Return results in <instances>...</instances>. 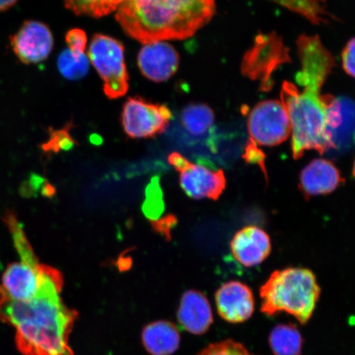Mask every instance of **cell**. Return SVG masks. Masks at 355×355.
<instances>
[{"instance_id":"83f0119b","label":"cell","mask_w":355,"mask_h":355,"mask_svg":"<svg viewBox=\"0 0 355 355\" xmlns=\"http://www.w3.org/2000/svg\"><path fill=\"white\" fill-rule=\"evenodd\" d=\"M353 175H354V179H355V162H354V167H353Z\"/></svg>"},{"instance_id":"44dd1931","label":"cell","mask_w":355,"mask_h":355,"mask_svg":"<svg viewBox=\"0 0 355 355\" xmlns=\"http://www.w3.org/2000/svg\"><path fill=\"white\" fill-rule=\"evenodd\" d=\"M198 355H255L245 346L232 339L213 343L202 350Z\"/></svg>"},{"instance_id":"8992f818","label":"cell","mask_w":355,"mask_h":355,"mask_svg":"<svg viewBox=\"0 0 355 355\" xmlns=\"http://www.w3.org/2000/svg\"><path fill=\"white\" fill-rule=\"evenodd\" d=\"M288 49L276 34L259 35L254 46L243 57L242 72L259 81L261 90L273 87L272 75L279 66L290 62Z\"/></svg>"},{"instance_id":"d4e9b609","label":"cell","mask_w":355,"mask_h":355,"mask_svg":"<svg viewBox=\"0 0 355 355\" xmlns=\"http://www.w3.org/2000/svg\"><path fill=\"white\" fill-rule=\"evenodd\" d=\"M343 68L350 76L355 78V38L349 42L343 53Z\"/></svg>"},{"instance_id":"30bf717a","label":"cell","mask_w":355,"mask_h":355,"mask_svg":"<svg viewBox=\"0 0 355 355\" xmlns=\"http://www.w3.org/2000/svg\"><path fill=\"white\" fill-rule=\"evenodd\" d=\"M17 59L24 64H37L48 59L54 48V37L46 24L25 21L10 39Z\"/></svg>"},{"instance_id":"ffe728a7","label":"cell","mask_w":355,"mask_h":355,"mask_svg":"<svg viewBox=\"0 0 355 355\" xmlns=\"http://www.w3.org/2000/svg\"><path fill=\"white\" fill-rule=\"evenodd\" d=\"M57 65L62 76L75 81L87 74L89 59L85 54H76L67 49L58 57Z\"/></svg>"},{"instance_id":"5b68a950","label":"cell","mask_w":355,"mask_h":355,"mask_svg":"<svg viewBox=\"0 0 355 355\" xmlns=\"http://www.w3.org/2000/svg\"><path fill=\"white\" fill-rule=\"evenodd\" d=\"M89 60L104 82V92L110 99H117L128 90V75L124 47L116 39L96 34L88 51Z\"/></svg>"},{"instance_id":"7a4b0ae2","label":"cell","mask_w":355,"mask_h":355,"mask_svg":"<svg viewBox=\"0 0 355 355\" xmlns=\"http://www.w3.org/2000/svg\"><path fill=\"white\" fill-rule=\"evenodd\" d=\"M63 286V276L57 270L28 302L11 299L0 286V321L15 328L22 355H74L69 339L78 313L62 300Z\"/></svg>"},{"instance_id":"603a6c76","label":"cell","mask_w":355,"mask_h":355,"mask_svg":"<svg viewBox=\"0 0 355 355\" xmlns=\"http://www.w3.org/2000/svg\"><path fill=\"white\" fill-rule=\"evenodd\" d=\"M65 41L71 51L76 54H85L87 37L84 31L78 28L69 31L65 35Z\"/></svg>"},{"instance_id":"7c38bea8","label":"cell","mask_w":355,"mask_h":355,"mask_svg":"<svg viewBox=\"0 0 355 355\" xmlns=\"http://www.w3.org/2000/svg\"><path fill=\"white\" fill-rule=\"evenodd\" d=\"M141 73L153 82L167 81L176 73L180 55L171 44L165 42L145 44L137 57Z\"/></svg>"},{"instance_id":"9c48e42d","label":"cell","mask_w":355,"mask_h":355,"mask_svg":"<svg viewBox=\"0 0 355 355\" xmlns=\"http://www.w3.org/2000/svg\"><path fill=\"white\" fill-rule=\"evenodd\" d=\"M250 140L257 145L275 146L284 143L291 133V123L281 101L261 102L251 111L248 121Z\"/></svg>"},{"instance_id":"5bb4252c","label":"cell","mask_w":355,"mask_h":355,"mask_svg":"<svg viewBox=\"0 0 355 355\" xmlns=\"http://www.w3.org/2000/svg\"><path fill=\"white\" fill-rule=\"evenodd\" d=\"M230 248L239 263L252 268L268 259L272 251V243L269 235L263 230L250 225L234 235Z\"/></svg>"},{"instance_id":"3957f363","label":"cell","mask_w":355,"mask_h":355,"mask_svg":"<svg viewBox=\"0 0 355 355\" xmlns=\"http://www.w3.org/2000/svg\"><path fill=\"white\" fill-rule=\"evenodd\" d=\"M215 0H123L116 19L144 44L192 37L214 15Z\"/></svg>"},{"instance_id":"9a60e30c","label":"cell","mask_w":355,"mask_h":355,"mask_svg":"<svg viewBox=\"0 0 355 355\" xmlns=\"http://www.w3.org/2000/svg\"><path fill=\"white\" fill-rule=\"evenodd\" d=\"M180 325L193 335H202L212 325L213 313L209 301L202 292L188 291L180 301L177 314Z\"/></svg>"},{"instance_id":"8fae6325","label":"cell","mask_w":355,"mask_h":355,"mask_svg":"<svg viewBox=\"0 0 355 355\" xmlns=\"http://www.w3.org/2000/svg\"><path fill=\"white\" fill-rule=\"evenodd\" d=\"M215 300L220 317L225 322L243 323L254 313V293L242 282L232 281L223 284L217 290Z\"/></svg>"},{"instance_id":"ba28073f","label":"cell","mask_w":355,"mask_h":355,"mask_svg":"<svg viewBox=\"0 0 355 355\" xmlns=\"http://www.w3.org/2000/svg\"><path fill=\"white\" fill-rule=\"evenodd\" d=\"M172 119L166 105L154 104L141 97L128 98L124 104L121 122L131 139H150L165 132Z\"/></svg>"},{"instance_id":"d6986e66","label":"cell","mask_w":355,"mask_h":355,"mask_svg":"<svg viewBox=\"0 0 355 355\" xmlns=\"http://www.w3.org/2000/svg\"><path fill=\"white\" fill-rule=\"evenodd\" d=\"M123 0H64L65 7L77 15L101 17L118 10Z\"/></svg>"},{"instance_id":"4fadbf2b","label":"cell","mask_w":355,"mask_h":355,"mask_svg":"<svg viewBox=\"0 0 355 355\" xmlns=\"http://www.w3.org/2000/svg\"><path fill=\"white\" fill-rule=\"evenodd\" d=\"M345 183L334 163L326 159H315L303 168L299 189L306 199L329 194Z\"/></svg>"},{"instance_id":"7402d4cb","label":"cell","mask_w":355,"mask_h":355,"mask_svg":"<svg viewBox=\"0 0 355 355\" xmlns=\"http://www.w3.org/2000/svg\"><path fill=\"white\" fill-rule=\"evenodd\" d=\"M73 145V140L69 135V128L67 126L63 130H52L50 139L43 145V148L46 152H58L61 149L72 148Z\"/></svg>"},{"instance_id":"6da1fadb","label":"cell","mask_w":355,"mask_h":355,"mask_svg":"<svg viewBox=\"0 0 355 355\" xmlns=\"http://www.w3.org/2000/svg\"><path fill=\"white\" fill-rule=\"evenodd\" d=\"M297 46L302 68L295 79L302 90L285 82L281 93V102L291 123L295 159L303 157L306 150L323 155L336 148L333 135L343 121L338 100L322 94L323 84L335 65L334 57L318 35H302Z\"/></svg>"},{"instance_id":"484cf974","label":"cell","mask_w":355,"mask_h":355,"mask_svg":"<svg viewBox=\"0 0 355 355\" xmlns=\"http://www.w3.org/2000/svg\"><path fill=\"white\" fill-rule=\"evenodd\" d=\"M173 220H175L174 217L168 216L166 218L155 222L153 224L155 228L159 230V232L163 234H168L171 228V224H173Z\"/></svg>"},{"instance_id":"cb8c5ba5","label":"cell","mask_w":355,"mask_h":355,"mask_svg":"<svg viewBox=\"0 0 355 355\" xmlns=\"http://www.w3.org/2000/svg\"><path fill=\"white\" fill-rule=\"evenodd\" d=\"M243 159H245L248 163L257 164V165H259L261 171H263L266 179H268L265 166L266 155L263 150L257 148V145L255 144L254 141L251 140L248 141L245 148V152H244L243 154Z\"/></svg>"},{"instance_id":"277c9868","label":"cell","mask_w":355,"mask_h":355,"mask_svg":"<svg viewBox=\"0 0 355 355\" xmlns=\"http://www.w3.org/2000/svg\"><path fill=\"white\" fill-rule=\"evenodd\" d=\"M320 295L321 288L312 270L298 268L275 270L260 288L261 312L268 317L286 313L306 325Z\"/></svg>"},{"instance_id":"ac0fdd59","label":"cell","mask_w":355,"mask_h":355,"mask_svg":"<svg viewBox=\"0 0 355 355\" xmlns=\"http://www.w3.org/2000/svg\"><path fill=\"white\" fill-rule=\"evenodd\" d=\"M215 115L205 104H191L182 111L181 122L186 132L194 137L210 135L214 130Z\"/></svg>"},{"instance_id":"2e32d148","label":"cell","mask_w":355,"mask_h":355,"mask_svg":"<svg viewBox=\"0 0 355 355\" xmlns=\"http://www.w3.org/2000/svg\"><path fill=\"white\" fill-rule=\"evenodd\" d=\"M141 339L150 354L171 355L180 347V333L175 324L158 321L144 328Z\"/></svg>"},{"instance_id":"52a82bcc","label":"cell","mask_w":355,"mask_h":355,"mask_svg":"<svg viewBox=\"0 0 355 355\" xmlns=\"http://www.w3.org/2000/svg\"><path fill=\"white\" fill-rule=\"evenodd\" d=\"M168 161L180 173L181 188L189 198L217 200L223 193L226 188L223 171L194 164L177 153L168 155Z\"/></svg>"},{"instance_id":"e0dca14e","label":"cell","mask_w":355,"mask_h":355,"mask_svg":"<svg viewBox=\"0 0 355 355\" xmlns=\"http://www.w3.org/2000/svg\"><path fill=\"white\" fill-rule=\"evenodd\" d=\"M304 339L294 324H278L269 335V345L274 355H302Z\"/></svg>"},{"instance_id":"4316f807","label":"cell","mask_w":355,"mask_h":355,"mask_svg":"<svg viewBox=\"0 0 355 355\" xmlns=\"http://www.w3.org/2000/svg\"><path fill=\"white\" fill-rule=\"evenodd\" d=\"M19 0H0V12L10 10Z\"/></svg>"}]
</instances>
